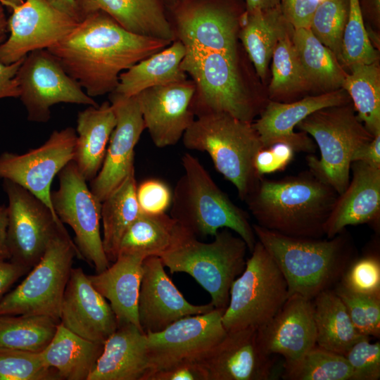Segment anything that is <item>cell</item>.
I'll list each match as a JSON object with an SVG mask.
<instances>
[{
	"mask_svg": "<svg viewBox=\"0 0 380 380\" xmlns=\"http://www.w3.org/2000/svg\"><path fill=\"white\" fill-rule=\"evenodd\" d=\"M164 6L174 40L185 49L180 68L195 84V117L224 112L253 122L266 102L239 38L244 0H173Z\"/></svg>",
	"mask_w": 380,
	"mask_h": 380,
	"instance_id": "obj_1",
	"label": "cell"
},
{
	"mask_svg": "<svg viewBox=\"0 0 380 380\" xmlns=\"http://www.w3.org/2000/svg\"><path fill=\"white\" fill-rule=\"evenodd\" d=\"M171 43L131 32L97 11L47 50L93 98L114 91L122 72Z\"/></svg>",
	"mask_w": 380,
	"mask_h": 380,
	"instance_id": "obj_2",
	"label": "cell"
},
{
	"mask_svg": "<svg viewBox=\"0 0 380 380\" xmlns=\"http://www.w3.org/2000/svg\"><path fill=\"white\" fill-rule=\"evenodd\" d=\"M338 195L306 170L278 180L261 177L243 201L262 227L288 236L320 239Z\"/></svg>",
	"mask_w": 380,
	"mask_h": 380,
	"instance_id": "obj_3",
	"label": "cell"
},
{
	"mask_svg": "<svg viewBox=\"0 0 380 380\" xmlns=\"http://www.w3.org/2000/svg\"><path fill=\"white\" fill-rule=\"evenodd\" d=\"M259 241L283 274L289 296L312 300L333 289L357 257L355 241L345 229L332 238L288 236L253 224Z\"/></svg>",
	"mask_w": 380,
	"mask_h": 380,
	"instance_id": "obj_4",
	"label": "cell"
},
{
	"mask_svg": "<svg viewBox=\"0 0 380 380\" xmlns=\"http://www.w3.org/2000/svg\"><path fill=\"white\" fill-rule=\"evenodd\" d=\"M182 164L184 174L172 193L170 215L197 238L229 229L251 252L257 238L248 214L222 191L197 158L186 153Z\"/></svg>",
	"mask_w": 380,
	"mask_h": 380,
	"instance_id": "obj_5",
	"label": "cell"
},
{
	"mask_svg": "<svg viewBox=\"0 0 380 380\" xmlns=\"http://www.w3.org/2000/svg\"><path fill=\"white\" fill-rule=\"evenodd\" d=\"M182 139L186 148L209 155L243 201L261 177L254 160L263 146L253 122L224 112L208 113L196 117Z\"/></svg>",
	"mask_w": 380,
	"mask_h": 380,
	"instance_id": "obj_6",
	"label": "cell"
},
{
	"mask_svg": "<svg viewBox=\"0 0 380 380\" xmlns=\"http://www.w3.org/2000/svg\"><path fill=\"white\" fill-rule=\"evenodd\" d=\"M248 250L229 229L219 230L213 241L205 243L183 228L175 244L159 258L170 273L191 276L209 293L214 308L224 310L231 286L245 268Z\"/></svg>",
	"mask_w": 380,
	"mask_h": 380,
	"instance_id": "obj_7",
	"label": "cell"
},
{
	"mask_svg": "<svg viewBox=\"0 0 380 380\" xmlns=\"http://www.w3.org/2000/svg\"><path fill=\"white\" fill-rule=\"evenodd\" d=\"M352 102L323 108L300 121L296 126L316 142L320 158L306 157L311 171L338 194L347 188L355 152L372 141L373 136L355 114Z\"/></svg>",
	"mask_w": 380,
	"mask_h": 380,
	"instance_id": "obj_8",
	"label": "cell"
},
{
	"mask_svg": "<svg viewBox=\"0 0 380 380\" xmlns=\"http://www.w3.org/2000/svg\"><path fill=\"white\" fill-rule=\"evenodd\" d=\"M251 253L243 271L230 288L229 303L222 314L227 331L262 327L289 297L283 274L259 241Z\"/></svg>",
	"mask_w": 380,
	"mask_h": 380,
	"instance_id": "obj_9",
	"label": "cell"
},
{
	"mask_svg": "<svg viewBox=\"0 0 380 380\" xmlns=\"http://www.w3.org/2000/svg\"><path fill=\"white\" fill-rule=\"evenodd\" d=\"M80 253L65 227L50 241L25 279L0 300V315H45L60 322L63 293Z\"/></svg>",
	"mask_w": 380,
	"mask_h": 380,
	"instance_id": "obj_10",
	"label": "cell"
},
{
	"mask_svg": "<svg viewBox=\"0 0 380 380\" xmlns=\"http://www.w3.org/2000/svg\"><path fill=\"white\" fill-rule=\"evenodd\" d=\"M73 160L59 172V187L51 193V203L59 220L74 232V243L81 259L96 273L109 265L100 232L101 202L87 186Z\"/></svg>",
	"mask_w": 380,
	"mask_h": 380,
	"instance_id": "obj_11",
	"label": "cell"
},
{
	"mask_svg": "<svg viewBox=\"0 0 380 380\" xmlns=\"http://www.w3.org/2000/svg\"><path fill=\"white\" fill-rule=\"evenodd\" d=\"M15 79L20 89L19 98L31 122H47L51 106L59 103L99 106L47 49L28 53Z\"/></svg>",
	"mask_w": 380,
	"mask_h": 380,
	"instance_id": "obj_12",
	"label": "cell"
},
{
	"mask_svg": "<svg viewBox=\"0 0 380 380\" xmlns=\"http://www.w3.org/2000/svg\"><path fill=\"white\" fill-rule=\"evenodd\" d=\"M7 244L10 260L31 270L41 259L63 223L38 198L8 179Z\"/></svg>",
	"mask_w": 380,
	"mask_h": 380,
	"instance_id": "obj_13",
	"label": "cell"
},
{
	"mask_svg": "<svg viewBox=\"0 0 380 380\" xmlns=\"http://www.w3.org/2000/svg\"><path fill=\"white\" fill-rule=\"evenodd\" d=\"M224 311L214 308L184 317L160 331L146 334L151 374L201 359L227 332L222 323Z\"/></svg>",
	"mask_w": 380,
	"mask_h": 380,
	"instance_id": "obj_14",
	"label": "cell"
},
{
	"mask_svg": "<svg viewBox=\"0 0 380 380\" xmlns=\"http://www.w3.org/2000/svg\"><path fill=\"white\" fill-rule=\"evenodd\" d=\"M76 138L75 129L68 127L53 131L44 144L25 153H2L0 178L25 188L57 216L51 203V185L55 176L73 160Z\"/></svg>",
	"mask_w": 380,
	"mask_h": 380,
	"instance_id": "obj_15",
	"label": "cell"
},
{
	"mask_svg": "<svg viewBox=\"0 0 380 380\" xmlns=\"http://www.w3.org/2000/svg\"><path fill=\"white\" fill-rule=\"evenodd\" d=\"M8 39L0 44V62L11 64L32 51L47 49L67 36L78 24L45 0H24L9 8Z\"/></svg>",
	"mask_w": 380,
	"mask_h": 380,
	"instance_id": "obj_16",
	"label": "cell"
},
{
	"mask_svg": "<svg viewBox=\"0 0 380 380\" xmlns=\"http://www.w3.org/2000/svg\"><path fill=\"white\" fill-rule=\"evenodd\" d=\"M197 362L205 380H272L279 376L275 355L262 349L254 328L227 331Z\"/></svg>",
	"mask_w": 380,
	"mask_h": 380,
	"instance_id": "obj_17",
	"label": "cell"
},
{
	"mask_svg": "<svg viewBox=\"0 0 380 380\" xmlns=\"http://www.w3.org/2000/svg\"><path fill=\"white\" fill-rule=\"evenodd\" d=\"M116 125L109 139L103 165L90 182V189L102 202L134 169V148L145 129L137 95L109 94Z\"/></svg>",
	"mask_w": 380,
	"mask_h": 380,
	"instance_id": "obj_18",
	"label": "cell"
},
{
	"mask_svg": "<svg viewBox=\"0 0 380 380\" xmlns=\"http://www.w3.org/2000/svg\"><path fill=\"white\" fill-rule=\"evenodd\" d=\"M195 89L187 78L152 87L137 95L145 129L156 147L177 144L195 120L191 106Z\"/></svg>",
	"mask_w": 380,
	"mask_h": 380,
	"instance_id": "obj_19",
	"label": "cell"
},
{
	"mask_svg": "<svg viewBox=\"0 0 380 380\" xmlns=\"http://www.w3.org/2000/svg\"><path fill=\"white\" fill-rule=\"evenodd\" d=\"M351 102L347 92L340 88L317 95L307 96L292 102L270 100L253 125L263 148L276 143L290 145L295 152L313 154L316 146L308 134L296 132L297 125L313 112L326 107Z\"/></svg>",
	"mask_w": 380,
	"mask_h": 380,
	"instance_id": "obj_20",
	"label": "cell"
},
{
	"mask_svg": "<svg viewBox=\"0 0 380 380\" xmlns=\"http://www.w3.org/2000/svg\"><path fill=\"white\" fill-rule=\"evenodd\" d=\"M142 267L138 317L146 334L160 331L181 318L203 314L215 308L210 303H189L166 274L159 257L146 258Z\"/></svg>",
	"mask_w": 380,
	"mask_h": 380,
	"instance_id": "obj_21",
	"label": "cell"
},
{
	"mask_svg": "<svg viewBox=\"0 0 380 380\" xmlns=\"http://www.w3.org/2000/svg\"><path fill=\"white\" fill-rule=\"evenodd\" d=\"M60 323L80 336L101 343L118 327L109 303L80 267L72 268L61 302Z\"/></svg>",
	"mask_w": 380,
	"mask_h": 380,
	"instance_id": "obj_22",
	"label": "cell"
},
{
	"mask_svg": "<svg viewBox=\"0 0 380 380\" xmlns=\"http://www.w3.org/2000/svg\"><path fill=\"white\" fill-rule=\"evenodd\" d=\"M262 349L281 355L284 363L296 361L317 345L312 300L293 294L264 326L257 329Z\"/></svg>",
	"mask_w": 380,
	"mask_h": 380,
	"instance_id": "obj_23",
	"label": "cell"
},
{
	"mask_svg": "<svg viewBox=\"0 0 380 380\" xmlns=\"http://www.w3.org/2000/svg\"><path fill=\"white\" fill-rule=\"evenodd\" d=\"M352 177L338 195L325 223L324 235L332 238L348 226L372 224L377 227L380 215V167L353 161Z\"/></svg>",
	"mask_w": 380,
	"mask_h": 380,
	"instance_id": "obj_24",
	"label": "cell"
},
{
	"mask_svg": "<svg viewBox=\"0 0 380 380\" xmlns=\"http://www.w3.org/2000/svg\"><path fill=\"white\" fill-rule=\"evenodd\" d=\"M151 373L146 334L128 323L106 340L87 380H148Z\"/></svg>",
	"mask_w": 380,
	"mask_h": 380,
	"instance_id": "obj_25",
	"label": "cell"
},
{
	"mask_svg": "<svg viewBox=\"0 0 380 380\" xmlns=\"http://www.w3.org/2000/svg\"><path fill=\"white\" fill-rule=\"evenodd\" d=\"M144 259L137 254L120 253L106 270L87 275L93 286L109 301L118 326L131 323L141 329L138 300Z\"/></svg>",
	"mask_w": 380,
	"mask_h": 380,
	"instance_id": "obj_26",
	"label": "cell"
},
{
	"mask_svg": "<svg viewBox=\"0 0 380 380\" xmlns=\"http://www.w3.org/2000/svg\"><path fill=\"white\" fill-rule=\"evenodd\" d=\"M79 22L101 11L128 31L172 42L174 34L161 0H76Z\"/></svg>",
	"mask_w": 380,
	"mask_h": 380,
	"instance_id": "obj_27",
	"label": "cell"
},
{
	"mask_svg": "<svg viewBox=\"0 0 380 380\" xmlns=\"http://www.w3.org/2000/svg\"><path fill=\"white\" fill-rule=\"evenodd\" d=\"M115 125L116 117L110 101L89 106L79 112L73 161L87 181L91 182L99 173Z\"/></svg>",
	"mask_w": 380,
	"mask_h": 380,
	"instance_id": "obj_28",
	"label": "cell"
},
{
	"mask_svg": "<svg viewBox=\"0 0 380 380\" xmlns=\"http://www.w3.org/2000/svg\"><path fill=\"white\" fill-rule=\"evenodd\" d=\"M280 5L267 10L246 12L239 38L257 76L265 80L270 60L279 40L293 30Z\"/></svg>",
	"mask_w": 380,
	"mask_h": 380,
	"instance_id": "obj_29",
	"label": "cell"
},
{
	"mask_svg": "<svg viewBox=\"0 0 380 380\" xmlns=\"http://www.w3.org/2000/svg\"><path fill=\"white\" fill-rule=\"evenodd\" d=\"M103 348V343L84 338L59 323L41 355L46 365L54 369L61 379L87 380Z\"/></svg>",
	"mask_w": 380,
	"mask_h": 380,
	"instance_id": "obj_30",
	"label": "cell"
},
{
	"mask_svg": "<svg viewBox=\"0 0 380 380\" xmlns=\"http://www.w3.org/2000/svg\"><path fill=\"white\" fill-rule=\"evenodd\" d=\"M184 53L183 44L174 40L161 51L122 72L114 91L131 97L152 87L186 80L187 75L180 68Z\"/></svg>",
	"mask_w": 380,
	"mask_h": 380,
	"instance_id": "obj_31",
	"label": "cell"
},
{
	"mask_svg": "<svg viewBox=\"0 0 380 380\" xmlns=\"http://www.w3.org/2000/svg\"><path fill=\"white\" fill-rule=\"evenodd\" d=\"M291 39L310 88L324 92L342 88L347 72L336 55L309 27L293 28Z\"/></svg>",
	"mask_w": 380,
	"mask_h": 380,
	"instance_id": "obj_32",
	"label": "cell"
},
{
	"mask_svg": "<svg viewBox=\"0 0 380 380\" xmlns=\"http://www.w3.org/2000/svg\"><path fill=\"white\" fill-rule=\"evenodd\" d=\"M318 346L343 355L363 336L354 327L346 308L333 289L312 299Z\"/></svg>",
	"mask_w": 380,
	"mask_h": 380,
	"instance_id": "obj_33",
	"label": "cell"
},
{
	"mask_svg": "<svg viewBox=\"0 0 380 380\" xmlns=\"http://www.w3.org/2000/svg\"><path fill=\"white\" fill-rule=\"evenodd\" d=\"M137 185L134 169L101 202L102 243L110 262L117 259L124 234L141 213L136 197Z\"/></svg>",
	"mask_w": 380,
	"mask_h": 380,
	"instance_id": "obj_34",
	"label": "cell"
},
{
	"mask_svg": "<svg viewBox=\"0 0 380 380\" xmlns=\"http://www.w3.org/2000/svg\"><path fill=\"white\" fill-rule=\"evenodd\" d=\"M183 231L175 220L166 213H141L124 234L120 253L140 255L145 258L160 257L176 242Z\"/></svg>",
	"mask_w": 380,
	"mask_h": 380,
	"instance_id": "obj_35",
	"label": "cell"
},
{
	"mask_svg": "<svg viewBox=\"0 0 380 380\" xmlns=\"http://www.w3.org/2000/svg\"><path fill=\"white\" fill-rule=\"evenodd\" d=\"M342 88L348 94L357 115L373 135L380 134V68L379 61L348 68Z\"/></svg>",
	"mask_w": 380,
	"mask_h": 380,
	"instance_id": "obj_36",
	"label": "cell"
},
{
	"mask_svg": "<svg viewBox=\"0 0 380 380\" xmlns=\"http://www.w3.org/2000/svg\"><path fill=\"white\" fill-rule=\"evenodd\" d=\"M59 323L45 315H0V348L41 353L52 340Z\"/></svg>",
	"mask_w": 380,
	"mask_h": 380,
	"instance_id": "obj_37",
	"label": "cell"
},
{
	"mask_svg": "<svg viewBox=\"0 0 380 380\" xmlns=\"http://www.w3.org/2000/svg\"><path fill=\"white\" fill-rule=\"evenodd\" d=\"M286 380H352V369L342 355L314 346L296 361L282 364Z\"/></svg>",
	"mask_w": 380,
	"mask_h": 380,
	"instance_id": "obj_38",
	"label": "cell"
},
{
	"mask_svg": "<svg viewBox=\"0 0 380 380\" xmlns=\"http://www.w3.org/2000/svg\"><path fill=\"white\" fill-rule=\"evenodd\" d=\"M292 30L279 40L272 53L268 89L272 99H284L311 89L291 39Z\"/></svg>",
	"mask_w": 380,
	"mask_h": 380,
	"instance_id": "obj_39",
	"label": "cell"
},
{
	"mask_svg": "<svg viewBox=\"0 0 380 380\" xmlns=\"http://www.w3.org/2000/svg\"><path fill=\"white\" fill-rule=\"evenodd\" d=\"M379 61L365 24L358 0H349V10L344 27L341 63L348 68L355 63H372Z\"/></svg>",
	"mask_w": 380,
	"mask_h": 380,
	"instance_id": "obj_40",
	"label": "cell"
},
{
	"mask_svg": "<svg viewBox=\"0 0 380 380\" xmlns=\"http://www.w3.org/2000/svg\"><path fill=\"white\" fill-rule=\"evenodd\" d=\"M348 10L349 0H321L309 27L313 34L336 55L340 63L342 36Z\"/></svg>",
	"mask_w": 380,
	"mask_h": 380,
	"instance_id": "obj_41",
	"label": "cell"
},
{
	"mask_svg": "<svg viewBox=\"0 0 380 380\" xmlns=\"http://www.w3.org/2000/svg\"><path fill=\"white\" fill-rule=\"evenodd\" d=\"M61 379L44 363L41 353L0 348V380Z\"/></svg>",
	"mask_w": 380,
	"mask_h": 380,
	"instance_id": "obj_42",
	"label": "cell"
},
{
	"mask_svg": "<svg viewBox=\"0 0 380 380\" xmlns=\"http://www.w3.org/2000/svg\"><path fill=\"white\" fill-rule=\"evenodd\" d=\"M344 304L357 331L369 337H380V296L357 293L339 282L333 288Z\"/></svg>",
	"mask_w": 380,
	"mask_h": 380,
	"instance_id": "obj_43",
	"label": "cell"
},
{
	"mask_svg": "<svg viewBox=\"0 0 380 380\" xmlns=\"http://www.w3.org/2000/svg\"><path fill=\"white\" fill-rule=\"evenodd\" d=\"M339 283L357 293L380 296L379 253L371 251L357 257L347 267Z\"/></svg>",
	"mask_w": 380,
	"mask_h": 380,
	"instance_id": "obj_44",
	"label": "cell"
},
{
	"mask_svg": "<svg viewBox=\"0 0 380 380\" xmlns=\"http://www.w3.org/2000/svg\"><path fill=\"white\" fill-rule=\"evenodd\" d=\"M363 336L343 355L350 365L352 380H379L380 379V343H371Z\"/></svg>",
	"mask_w": 380,
	"mask_h": 380,
	"instance_id": "obj_45",
	"label": "cell"
},
{
	"mask_svg": "<svg viewBox=\"0 0 380 380\" xmlns=\"http://www.w3.org/2000/svg\"><path fill=\"white\" fill-rule=\"evenodd\" d=\"M136 197L141 213L160 214L170 207L172 191L164 182L148 179L137 185Z\"/></svg>",
	"mask_w": 380,
	"mask_h": 380,
	"instance_id": "obj_46",
	"label": "cell"
},
{
	"mask_svg": "<svg viewBox=\"0 0 380 380\" xmlns=\"http://www.w3.org/2000/svg\"><path fill=\"white\" fill-rule=\"evenodd\" d=\"M295 151L289 144L276 143L258 152L254 167L258 175L274 173L285 169L293 159Z\"/></svg>",
	"mask_w": 380,
	"mask_h": 380,
	"instance_id": "obj_47",
	"label": "cell"
},
{
	"mask_svg": "<svg viewBox=\"0 0 380 380\" xmlns=\"http://www.w3.org/2000/svg\"><path fill=\"white\" fill-rule=\"evenodd\" d=\"M321 0H281L280 8L293 28L309 27Z\"/></svg>",
	"mask_w": 380,
	"mask_h": 380,
	"instance_id": "obj_48",
	"label": "cell"
},
{
	"mask_svg": "<svg viewBox=\"0 0 380 380\" xmlns=\"http://www.w3.org/2000/svg\"><path fill=\"white\" fill-rule=\"evenodd\" d=\"M148 380H205V377L197 362H186L153 372Z\"/></svg>",
	"mask_w": 380,
	"mask_h": 380,
	"instance_id": "obj_49",
	"label": "cell"
},
{
	"mask_svg": "<svg viewBox=\"0 0 380 380\" xmlns=\"http://www.w3.org/2000/svg\"><path fill=\"white\" fill-rule=\"evenodd\" d=\"M23 59L8 65L0 62V99L19 98L20 89L15 76Z\"/></svg>",
	"mask_w": 380,
	"mask_h": 380,
	"instance_id": "obj_50",
	"label": "cell"
},
{
	"mask_svg": "<svg viewBox=\"0 0 380 380\" xmlns=\"http://www.w3.org/2000/svg\"><path fill=\"white\" fill-rule=\"evenodd\" d=\"M30 270L15 262L0 258V300L15 282Z\"/></svg>",
	"mask_w": 380,
	"mask_h": 380,
	"instance_id": "obj_51",
	"label": "cell"
},
{
	"mask_svg": "<svg viewBox=\"0 0 380 380\" xmlns=\"http://www.w3.org/2000/svg\"><path fill=\"white\" fill-rule=\"evenodd\" d=\"M361 161L380 167V134L359 148L353 154L352 162Z\"/></svg>",
	"mask_w": 380,
	"mask_h": 380,
	"instance_id": "obj_52",
	"label": "cell"
},
{
	"mask_svg": "<svg viewBox=\"0 0 380 380\" xmlns=\"http://www.w3.org/2000/svg\"><path fill=\"white\" fill-rule=\"evenodd\" d=\"M358 2L364 20L379 28L380 0H358Z\"/></svg>",
	"mask_w": 380,
	"mask_h": 380,
	"instance_id": "obj_53",
	"label": "cell"
},
{
	"mask_svg": "<svg viewBox=\"0 0 380 380\" xmlns=\"http://www.w3.org/2000/svg\"><path fill=\"white\" fill-rule=\"evenodd\" d=\"M8 224V208L5 205H0V258L6 260H10L7 244Z\"/></svg>",
	"mask_w": 380,
	"mask_h": 380,
	"instance_id": "obj_54",
	"label": "cell"
},
{
	"mask_svg": "<svg viewBox=\"0 0 380 380\" xmlns=\"http://www.w3.org/2000/svg\"><path fill=\"white\" fill-rule=\"evenodd\" d=\"M58 11L75 18L79 22L76 0H45Z\"/></svg>",
	"mask_w": 380,
	"mask_h": 380,
	"instance_id": "obj_55",
	"label": "cell"
},
{
	"mask_svg": "<svg viewBox=\"0 0 380 380\" xmlns=\"http://www.w3.org/2000/svg\"><path fill=\"white\" fill-rule=\"evenodd\" d=\"M246 12L267 10L280 5L281 0H244Z\"/></svg>",
	"mask_w": 380,
	"mask_h": 380,
	"instance_id": "obj_56",
	"label": "cell"
},
{
	"mask_svg": "<svg viewBox=\"0 0 380 380\" xmlns=\"http://www.w3.org/2000/svg\"><path fill=\"white\" fill-rule=\"evenodd\" d=\"M7 30V20L4 12L3 6L0 3V44L3 42Z\"/></svg>",
	"mask_w": 380,
	"mask_h": 380,
	"instance_id": "obj_57",
	"label": "cell"
},
{
	"mask_svg": "<svg viewBox=\"0 0 380 380\" xmlns=\"http://www.w3.org/2000/svg\"><path fill=\"white\" fill-rule=\"evenodd\" d=\"M24 0H0V3L2 6H4L8 8L12 6L19 5L22 4Z\"/></svg>",
	"mask_w": 380,
	"mask_h": 380,
	"instance_id": "obj_58",
	"label": "cell"
},
{
	"mask_svg": "<svg viewBox=\"0 0 380 380\" xmlns=\"http://www.w3.org/2000/svg\"><path fill=\"white\" fill-rule=\"evenodd\" d=\"M161 1H163V4H166L171 2L173 0H161Z\"/></svg>",
	"mask_w": 380,
	"mask_h": 380,
	"instance_id": "obj_59",
	"label": "cell"
}]
</instances>
